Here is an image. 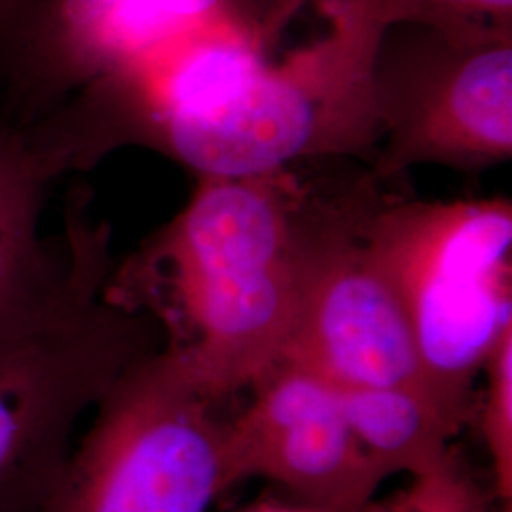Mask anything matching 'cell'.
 <instances>
[{
	"label": "cell",
	"mask_w": 512,
	"mask_h": 512,
	"mask_svg": "<svg viewBox=\"0 0 512 512\" xmlns=\"http://www.w3.org/2000/svg\"><path fill=\"white\" fill-rule=\"evenodd\" d=\"M384 31L403 23L512 29V0H353Z\"/></svg>",
	"instance_id": "obj_12"
},
{
	"label": "cell",
	"mask_w": 512,
	"mask_h": 512,
	"mask_svg": "<svg viewBox=\"0 0 512 512\" xmlns=\"http://www.w3.org/2000/svg\"><path fill=\"white\" fill-rule=\"evenodd\" d=\"M363 512H368V509H365V511H363ZM395 512H397V511H395Z\"/></svg>",
	"instance_id": "obj_18"
},
{
	"label": "cell",
	"mask_w": 512,
	"mask_h": 512,
	"mask_svg": "<svg viewBox=\"0 0 512 512\" xmlns=\"http://www.w3.org/2000/svg\"><path fill=\"white\" fill-rule=\"evenodd\" d=\"M311 0H274V23L277 35L281 37V33L287 29V25L291 23V19L308 4Z\"/></svg>",
	"instance_id": "obj_16"
},
{
	"label": "cell",
	"mask_w": 512,
	"mask_h": 512,
	"mask_svg": "<svg viewBox=\"0 0 512 512\" xmlns=\"http://www.w3.org/2000/svg\"><path fill=\"white\" fill-rule=\"evenodd\" d=\"M245 512H319L313 511L310 507H285V505H260L251 511Z\"/></svg>",
	"instance_id": "obj_17"
},
{
	"label": "cell",
	"mask_w": 512,
	"mask_h": 512,
	"mask_svg": "<svg viewBox=\"0 0 512 512\" xmlns=\"http://www.w3.org/2000/svg\"><path fill=\"white\" fill-rule=\"evenodd\" d=\"M397 512H486V501L450 458L439 469L416 476Z\"/></svg>",
	"instance_id": "obj_14"
},
{
	"label": "cell",
	"mask_w": 512,
	"mask_h": 512,
	"mask_svg": "<svg viewBox=\"0 0 512 512\" xmlns=\"http://www.w3.org/2000/svg\"><path fill=\"white\" fill-rule=\"evenodd\" d=\"M183 355L139 357L93 406L38 512H205L222 494V423Z\"/></svg>",
	"instance_id": "obj_5"
},
{
	"label": "cell",
	"mask_w": 512,
	"mask_h": 512,
	"mask_svg": "<svg viewBox=\"0 0 512 512\" xmlns=\"http://www.w3.org/2000/svg\"><path fill=\"white\" fill-rule=\"evenodd\" d=\"M35 0H0V48L14 35Z\"/></svg>",
	"instance_id": "obj_15"
},
{
	"label": "cell",
	"mask_w": 512,
	"mask_h": 512,
	"mask_svg": "<svg viewBox=\"0 0 512 512\" xmlns=\"http://www.w3.org/2000/svg\"><path fill=\"white\" fill-rule=\"evenodd\" d=\"M372 93L384 139L378 179L511 160L512 29L395 25L374 59Z\"/></svg>",
	"instance_id": "obj_6"
},
{
	"label": "cell",
	"mask_w": 512,
	"mask_h": 512,
	"mask_svg": "<svg viewBox=\"0 0 512 512\" xmlns=\"http://www.w3.org/2000/svg\"><path fill=\"white\" fill-rule=\"evenodd\" d=\"M251 387L253 403L222 425V492L262 476L313 511H365L387 476L355 437L340 387L289 359Z\"/></svg>",
	"instance_id": "obj_9"
},
{
	"label": "cell",
	"mask_w": 512,
	"mask_h": 512,
	"mask_svg": "<svg viewBox=\"0 0 512 512\" xmlns=\"http://www.w3.org/2000/svg\"><path fill=\"white\" fill-rule=\"evenodd\" d=\"M239 27L279 40L274 0H35L0 48V114L31 124L179 38Z\"/></svg>",
	"instance_id": "obj_8"
},
{
	"label": "cell",
	"mask_w": 512,
	"mask_h": 512,
	"mask_svg": "<svg viewBox=\"0 0 512 512\" xmlns=\"http://www.w3.org/2000/svg\"><path fill=\"white\" fill-rule=\"evenodd\" d=\"M69 281L52 302L0 321V512H38L82 416L133 361L162 348L145 311L107 298V220L65 213Z\"/></svg>",
	"instance_id": "obj_3"
},
{
	"label": "cell",
	"mask_w": 512,
	"mask_h": 512,
	"mask_svg": "<svg viewBox=\"0 0 512 512\" xmlns=\"http://www.w3.org/2000/svg\"><path fill=\"white\" fill-rule=\"evenodd\" d=\"M368 188L313 207L298 198V308L281 359L338 387L416 385L439 393L403 302L366 243Z\"/></svg>",
	"instance_id": "obj_7"
},
{
	"label": "cell",
	"mask_w": 512,
	"mask_h": 512,
	"mask_svg": "<svg viewBox=\"0 0 512 512\" xmlns=\"http://www.w3.org/2000/svg\"><path fill=\"white\" fill-rule=\"evenodd\" d=\"M69 165L37 122L0 114V321L52 302L65 289L71 253L65 230L44 238L50 190Z\"/></svg>",
	"instance_id": "obj_10"
},
{
	"label": "cell",
	"mask_w": 512,
	"mask_h": 512,
	"mask_svg": "<svg viewBox=\"0 0 512 512\" xmlns=\"http://www.w3.org/2000/svg\"><path fill=\"white\" fill-rule=\"evenodd\" d=\"M296 202L281 173L198 177L181 213L110 274L107 298L164 323L215 401L255 384L289 344Z\"/></svg>",
	"instance_id": "obj_2"
},
{
	"label": "cell",
	"mask_w": 512,
	"mask_h": 512,
	"mask_svg": "<svg viewBox=\"0 0 512 512\" xmlns=\"http://www.w3.org/2000/svg\"><path fill=\"white\" fill-rule=\"evenodd\" d=\"M488 393L484 406V437L494 461L495 488L511 511L512 501V329L507 330L490 353Z\"/></svg>",
	"instance_id": "obj_13"
},
{
	"label": "cell",
	"mask_w": 512,
	"mask_h": 512,
	"mask_svg": "<svg viewBox=\"0 0 512 512\" xmlns=\"http://www.w3.org/2000/svg\"><path fill=\"white\" fill-rule=\"evenodd\" d=\"M365 238L403 302L431 384L467 410L473 376L512 329L511 200L370 196Z\"/></svg>",
	"instance_id": "obj_4"
},
{
	"label": "cell",
	"mask_w": 512,
	"mask_h": 512,
	"mask_svg": "<svg viewBox=\"0 0 512 512\" xmlns=\"http://www.w3.org/2000/svg\"><path fill=\"white\" fill-rule=\"evenodd\" d=\"M327 33L268 61L239 27L173 40L84 88L74 116L95 158L147 147L198 177L281 173L380 141L372 69L385 31L346 0H313Z\"/></svg>",
	"instance_id": "obj_1"
},
{
	"label": "cell",
	"mask_w": 512,
	"mask_h": 512,
	"mask_svg": "<svg viewBox=\"0 0 512 512\" xmlns=\"http://www.w3.org/2000/svg\"><path fill=\"white\" fill-rule=\"evenodd\" d=\"M355 437L385 476H421L450 459L467 412L429 387H340Z\"/></svg>",
	"instance_id": "obj_11"
}]
</instances>
